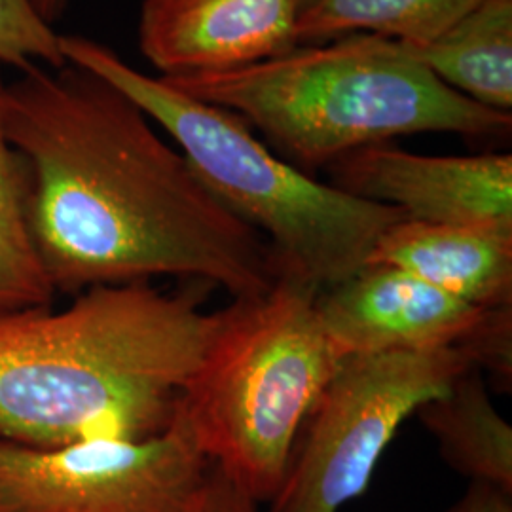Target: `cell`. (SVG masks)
Returning <instances> with one entry per match:
<instances>
[{"label":"cell","instance_id":"obj_1","mask_svg":"<svg viewBox=\"0 0 512 512\" xmlns=\"http://www.w3.org/2000/svg\"><path fill=\"white\" fill-rule=\"evenodd\" d=\"M2 112L27 169L31 236L55 293L184 277L241 300L274 285L268 241L109 80L71 63L31 65L6 82Z\"/></svg>","mask_w":512,"mask_h":512},{"label":"cell","instance_id":"obj_2","mask_svg":"<svg viewBox=\"0 0 512 512\" xmlns=\"http://www.w3.org/2000/svg\"><path fill=\"white\" fill-rule=\"evenodd\" d=\"M222 317L152 283L92 287L63 310H0V439L55 448L164 433Z\"/></svg>","mask_w":512,"mask_h":512},{"label":"cell","instance_id":"obj_3","mask_svg":"<svg viewBox=\"0 0 512 512\" xmlns=\"http://www.w3.org/2000/svg\"><path fill=\"white\" fill-rule=\"evenodd\" d=\"M164 80L236 112L310 175L351 150L404 135L488 139L512 128L509 112L478 105L440 82L406 44L372 35L302 44L236 71Z\"/></svg>","mask_w":512,"mask_h":512},{"label":"cell","instance_id":"obj_4","mask_svg":"<svg viewBox=\"0 0 512 512\" xmlns=\"http://www.w3.org/2000/svg\"><path fill=\"white\" fill-rule=\"evenodd\" d=\"M67 63L109 80L181 150L203 186L268 241L277 277L323 291L359 272L403 213L346 194L281 158L232 110L131 67L107 44L61 35Z\"/></svg>","mask_w":512,"mask_h":512},{"label":"cell","instance_id":"obj_5","mask_svg":"<svg viewBox=\"0 0 512 512\" xmlns=\"http://www.w3.org/2000/svg\"><path fill=\"white\" fill-rule=\"evenodd\" d=\"M317 293L279 275L266 293L232 300L184 393L203 454L256 503L277 494L313 404L344 361Z\"/></svg>","mask_w":512,"mask_h":512},{"label":"cell","instance_id":"obj_6","mask_svg":"<svg viewBox=\"0 0 512 512\" xmlns=\"http://www.w3.org/2000/svg\"><path fill=\"white\" fill-rule=\"evenodd\" d=\"M475 368L458 349L348 357L313 404L268 512H340L401 425Z\"/></svg>","mask_w":512,"mask_h":512},{"label":"cell","instance_id":"obj_7","mask_svg":"<svg viewBox=\"0 0 512 512\" xmlns=\"http://www.w3.org/2000/svg\"><path fill=\"white\" fill-rule=\"evenodd\" d=\"M209 465L183 410L148 439H0V512H190Z\"/></svg>","mask_w":512,"mask_h":512},{"label":"cell","instance_id":"obj_8","mask_svg":"<svg viewBox=\"0 0 512 512\" xmlns=\"http://www.w3.org/2000/svg\"><path fill=\"white\" fill-rule=\"evenodd\" d=\"M315 308L344 359L458 349L503 387L512 384V306L478 308L414 275L365 264L319 291Z\"/></svg>","mask_w":512,"mask_h":512},{"label":"cell","instance_id":"obj_9","mask_svg":"<svg viewBox=\"0 0 512 512\" xmlns=\"http://www.w3.org/2000/svg\"><path fill=\"white\" fill-rule=\"evenodd\" d=\"M327 183L404 219L512 234V156H423L389 143L357 148L325 167Z\"/></svg>","mask_w":512,"mask_h":512},{"label":"cell","instance_id":"obj_10","mask_svg":"<svg viewBox=\"0 0 512 512\" xmlns=\"http://www.w3.org/2000/svg\"><path fill=\"white\" fill-rule=\"evenodd\" d=\"M302 0H143L139 50L158 76L236 71L298 44Z\"/></svg>","mask_w":512,"mask_h":512},{"label":"cell","instance_id":"obj_11","mask_svg":"<svg viewBox=\"0 0 512 512\" xmlns=\"http://www.w3.org/2000/svg\"><path fill=\"white\" fill-rule=\"evenodd\" d=\"M366 264L414 275L478 308L512 306V234L401 219L378 238Z\"/></svg>","mask_w":512,"mask_h":512},{"label":"cell","instance_id":"obj_12","mask_svg":"<svg viewBox=\"0 0 512 512\" xmlns=\"http://www.w3.org/2000/svg\"><path fill=\"white\" fill-rule=\"evenodd\" d=\"M408 48L448 88L512 114V0H480L435 40Z\"/></svg>","mask_w":512,"mask_h":512},{"label":"cell","instance_id":"obj_13","mask_svg":"<svg viewBox=\"0 0 512 512\" xmlns=\"http://www.w3.org/2000/svg\"><path fill=\"white\" fill-rule=\"evenodd\" d=\"M416 416L456 473L512 494L511 423L495 408L478 368L463 372L446 393L423 404Z\"/></svg>","mask_w":512,"mask_h":512},{"label":"cell","instance_id":"obj_14","mask_svg":"<svg viewBox=\"0 0 512 512\" xmlns=\"http://www.w3.org/2000/svg\"><path fill=\"white\" fill-rule=\"evenodd\" d=\"M480 0H302L298 44L349 35L421 46L442 35Z\"/></svg>","mask_w":512,"mask_h":512},{"label":"cell","instance_id":"obj_15","mask_svg":"<svg viewBox=\"0 0 512 512\" xmlns=\"http://www.w3.org/2000/svg\"><path fill=\"white\" fill-rule=\"evenodd\" d=\"M0 74V310L48 306L54 287L42 268L29 226L27 169L4 128Z\"/></svg>","mask_w":512,"mask_h":512},{"label":"cell","instance_id":"obj_16","mask_svg":"<svg viewBox=\"0 0 512 512\" xmlns=\"http://www.w3.org/2000/svg\"><path fill=\"white\" fill-rule=\"evenodd\" d=\"M61 35L38 14L33 0H0V67H63Z\"/></svg>","mask_w":512,"mask_h":512},{"label":"cell","instance_id":"obj_17","mask_svg":"<svg viewBox=\"0 0 512 512\" xmlns=\"http://www.w3.org/2000/svg\"><path fill=\"white\" fill-rule=\"evenodd\" d=\"M258 505L260 503L211 461L202 492L190 512H258Z\"/></svg>","mask_w":512,"mask_h":512},{"label":"cell","instance_id":"obj_18","mask_svg":"<svg viewBox=\"0 0 512 512\" xmlns=\"http://www.w3.org/2000/svg\"><path fill=\"white\" fill-rule=\"evenodd\" d=\"M446 512H512V494L492 484L471 482L467 492Z\"/></svg>","mask_w":512,"mask_h":512},{"label":"cell","instance_id":"obj_19","mask_svg":"<svg viewBox=\"0 0 512 512\" xmlns=\"http://www.w3.org/2000/svg\"><path fill=\"white\" fill-rule=\"evenodd\" d=\"M37 6L38 14L54 25L57 19L63 16L69 0H33Z\"/></svg>","mask_w":512,"mask_h":512}]
</instances>
